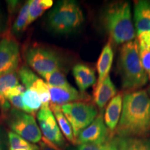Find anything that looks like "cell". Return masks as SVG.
Wrapping results in <instances>:
<instances>
[{"label":"cell","mask_w":150,"mask_h":150,"mask_svg":"<svg viewBox=\"0 0 150 150\" xmlns=\"http://www.w3.org/2000/svg\"><path fill=\"white\" fill-rule=\"evenodd\" d=\"M24 57L27 64L42 76L61 70L63 65L61 57L56 52L40 45H33L28 48Z\"/></svg>","instance_id":"6"},{"label":"cell","mask_w":150,"mask_h":150,"mask_svg":"<svg viewBox=\"0 0 150 150\" xmlns=\"http://www.w3.org/2000/svg\"><path fill=\"white\" fill-rule=\"evenodd\" d=\"M24 91H25V89H24V86L19 84L18 86H14V87L8 89V91L5 93L4 97L7 99L8 97L17 96V95H21Z\"/></svg>","instance_id":"29"},{"label":"cell","mask_w":150,"mask_h":150,"mask_svg":"<svg viewBox=\"0 0 150 150\" xmlns=\"http://www.w3.org/2000/svg\"><path fill=\"white\" fill-rule=\"evenodd\" d=\"M72 74L80 92L85 91L96 83L95 72L91 67L84 64L75 65L72 69Z\"/></svg>","instance_id":"13"},{"label":"cell","mask_w":150,"mask_h":150,"mask_svg":"<svg viewBox=\"0 0 150 150\" xmlns=\"http://www.w3.org/2000/svg\"><path fill=\"white\" fill-rule=\"evenodd\" d=\"M47 25L59 34H68L78 30L84 22L83 11L76 1H59L48 13Z\"/></svg>","instance_id":"4"},{"label":"cell","mask_w":150,"mask_h":150,"mask_svg":"<svg viewBox=\"0 0 150 150\" xmlns=\"http://www.w3.org/2000/svg\"><path fill=\"white\" fill-rule=\"evenodd\" d=\"M102 150H118L115 139L108 140L104 145Z\"/></svg>","instance_id":"33"},{"label":"cell","mask_w":150,"mask_h":150,"mask_svg":"<svg viewBox=\"0 0 150 150\" xmlns=\"http://www.w3.org/2000/svg\"><path fill=\"white\" fill-rule=\"evenodd\" d=\"M122 110V97L121 94L116 95L110 101L106 108L104 122L108 130L113 132L117 128Z\"/></svg>","instance_id":"15"},{"label":"cell","mask_w":150,"mask_h":150,"mask_svg":"<svg viewBox=\"0 0 150 150\" xmlns=\"http://www.w3.org/2000/svg\"><path fill=\"white\" fill-rule=\"evenodd\" d=\"M7 136H8V142L10 150H39V146L30 143L29 141L12 131L8 132Z\"/></svg>","instance_id":"24"},{"label":"cell","mask_w":150,"mask_h":150,"mask_svg":"<svg viewBox=\"0 0 150 150\" xmlns=\"http://www.w3.org/2000/svg\"><path fill=\"white\" fill-rule=\"evenodd\" d=\"M18 76L22 81L23 86L27 89L33 90L38 93L42 102L41 108L50 107L51 99L49 86L46 82L39 78L27 66H22L20 69Z\"/></svg>","instance_id":"10"},{"label":"cell","mask_w":150,"mask_h":150,"mask_svg":"<svg viewBox=\"0 0 150 150\" xmlns=\"http://www.w3.org/2000/svg\"><path fill=\"white\" fill-rule=\"evenodd\" d=\"M134 22L137 35L150 31V1H138L134 6Z\"/></svg>","instance_id":"14"},{"label":"cell","mask_w":150,"mask_h":150,"mask_svg":"<svg viewBox=\"0 0 150 150\" xmlns=\"http://www.w3.org/2000/svg\"><path fill=\"white\" fill-rule=\"evenodd\" d=\"M61 108L72 127L76 139L79 134L88 127L97 116L96 107L87 102H73L62 105Z\"/></svg>","instance_id":"7"},{"label":"cell","mask_w":150,"mask_h":150,"mask_svg":"<svg viewBox=\"0 0 150 150\" xmlns=\"http://www.w3.org/2000/svg\"><path fill=\"white\" fill-rule=\"evenodd\" d=\"M149 91H150V88H149Z\"/></svg>","instance_id":"38"},{"label":"cell","mask_w":150,"mask_h":150,"mask_svg":"<svg viewBox=\"0 0 150 150\" xmlns=\"http://www.w3.org/2000/svg\"><path fill=\"white\" fill-rule=\"evenodd\" d=\"M4 114V120L13 132L32 143L41 141L42 133L32 115L15 108Z\"/></svg>","instance_id":"5"},{"label":"cell","mask_w":150,"mask_h":150,"mask_svg":"<svg viewBox=\"0 0 150 150\" xmlns=\"http://www.w3.org/2000/svg\"><path fill=\"white\" fill-rule=\"evenodd\" d=\"M115 140L118 150H150V138L119 137Z\"/></svg>","instance_id":"19"},{"label":"cell","mask_w":150,"mask_h":150,"mask_svg":"<svg viewBox=\"0 0 150 150\" xmlns=\"http://www.w3.org/2000/svg\"><path fill=\"white\" fill-rule=\"evenodd\" d=\"M11 105L13 106L15 109L21 110L26 112V108L24 107L23 102H22V95H17V96L11 97L7 99Z\"/></svg>","instance_id":"28"},{"label":"cell","mask_w":150,"mask_h":150,"mask_svg":"<svg viewBox=\"0 0 150 150\" xmlns=\"http://www.w3.org/2000/svg\"><path fill=\"white\" fill-rule=\"evenodd\" d=\"M29 1H26L20 8L19 13L17 16L12 27V32L16 35H20L25 31L28 27L29 20Z\"/></svg>","instance_id":"23"},{"label":"cell","mask_w":150,"mask_h":150,"mask_svg":"<svg viewBox=\"0 0 150 150\" xmlns=\"http://www.w3.org/2000/svg\"><path fill=\"white\" fill-rule=\"evenodd\" d=\"M65 150H77V149H76V148L73 147H70V146H68V147H66Z\"/></svg>","instance_id":"36"},{"label":"cell","mask_w":150,"mask_h":150,"mask_svg":"<svg viewBox=\"0 0 150 150\" xmlns=\"http://www.w3.org/2000/svg\"><path fill=\"white\" fill-rule=\"evenodd\" d=\"M39 150H60L54 146L50 142L45 138H42L41 141L39 142Z\"/></svg>","instance_id":"32"},{"label":"cell","mask_w":150,"mask_h":150,"mask_svg":"<svg viewBox=\"0 0 150 150\" xmlns=\"http://www.w3.org/2000/svg\"><path fill=\"white\" fill-rule=\"evenodd\" d=\"M42 77L46 81V83L49 86L56 88H68L71 86L65 74L61 70L48 73L43 75Z\"/></svg>","instance_id":"25"},{"label":"cell","mask_w":150,"mask_h":150,"mask_svg":"<svg viewBox=\"0 0 150 150\" xmlns=\"http://www.w3.org/2000/svg\"><path fill=\"white\" fill-rule=\"evenodd\" d=\"M119 64L123 88L137 89L147 83L149 77L142 65L137 40L122 46Z\"/></svg>","instance_id":"3"},{"label":"cell","mask_w":150,"mask_h":150,"mask_svg":"<svg viewBox=\"0 0 150 150\" xmlns=\"http://www.w3.org/2000/svg\"><path fill=\"white\" fill-rule=\"evenodd\" d=\"M116 134L119 137H142L150 131V97L140 90L125 95Z\"/></svg>","instance_id":"1"},{"label":"cell","mask_w":150,"mask_h":150,"mask_svg":"<svg viewBox=\"0 0 150 150\" xmlns=\"http://www.w3.org/2000/svg\"><path fill=\"white\" fill-rule=\"evenodd\" d=\"M8 144V136L0 125V150H6Z\"/></svg>","instance_id":"31"},{"label":"cell","mask_w":150,"mask_h":150,"mask_svg":"<svg viewBox=\"0 0 150 150\" xmlns=\"http://www.w3.org/2000/svg\"><path fill=\"white\" fill-rule=\"evenodd\" d=\"M116 88L108 76L99 86H96L94 92V99L95 104L99 109L102 110L108 101L115 96Z\"/></svg>","instance_id":"16"},{"label":"cell","mask_w":150,"mask_h":150,"mask_svg":"<svg viewBox=\"0 0 150 150\" xmlns=\"http://www.w3.org/2000/svg\"><path fill=\"white\" fill-rule=\"evenodd\" d=\"M6 28V23H5V18L4 16V14L1 12L0 9V33L4 31Z\"/></svg>","instance_id":"35"},{"label":"cell","mask_w":150,"mask_h":150,"mask_svg":"<svg viewBox=\"0 0 150 150\" xmlns=\"http://www.w3.org/2000/svg\"><path fill=\"white\" fill-rule=\"evenodd\" d=\"M20 60V47L16 40L4 37L0 40V76L15 72Z\"/></svg>","instance_id":"9"},{"label":"cell","mask_w":150,"mask_h":150,"mask_svg":"<svg viewBox=\"0 0 150 150\" xmlns=\"http://www.w3.org/2000/svg\"><path fill=\"white\" fill-rule=\"evenodd\" d=\"M52 104L62 105L70 104L73 102L88 101L90 99V96L86 93L78 91L74 88H56L49 86Z\"/></svg>","instance_id":"12"},{"label":"cell","mask_w":150,"mask_h":150,"mask_svg":"<svg viewBox=\"0 0 150 150\" xmlns=\"http://www.w3.org/2000/svg\"><path fill=\"white\" fill-rule=\"evenodd\" d=\"M50 108L53 112L54 115H55L58 125L67 140L72 142V144H76V139L73 134L72 127L67 118L65 117L63 112H62L61 106L50 104Z\"/></svg>","instance_id":"20"},{"label":"cell","mask_w":150,"mask_h":150,"mask_svg":"<svg viewBox=\"0 0 150 150\" xmlns=\"http://www.w3.org/2000/svg\"><path fill=\"white\" fill-rule=\"evenodd\" d=\"M22 102L26 108V112L33 113L40 109L42 106L40 98L35 91L31 89H27L22 95Z\"/></svg>","instance_id":"22"},{"label":"cell","mask_w":150,"mask_h":150,"mask_svg":"<svg viewBox=\"0 0 150 150\" xmlns=\"http://www.w3.org/2000/svg\"><path fill=\"white\" fill-rule=\"evenodd\" d=\"M37 118L45 139L60 150L63 149L65 145V139L50 108H41L38 112Z\"/></svg>","instance_id":"8"},{"label":"cell","mask_w":150,"mask_h":150,"mask_svg":"<svg viewBox=\"0 0 150 150\" xmlns=\"http://www.w3.org/2000/svg\"><path fill=\"white\" fill-rule=\"evenodd\" d=\"M104 144H81L78 146L76 149H77V150H102Z\"/></svg>","instance_id":"30"},{"label":"cell","mask_w":150,"mask_h":150,"mask_svg":"<svg viewBox=\"0 0 150 150\" xmlns=\"http://www.w3.org/2000/svg\"><path fill=\"white\" fill-rule=\"evenodd\" d=\"M103 22L110 38L117 44L127 43L135 38L130 4L120 1L110 5L105 11Z\"/></svg>","instance_id":"2"},{"label":"cell","mask_w":150,"mask_h":150,"mask_svg":"<svg viewBox=\"0 0 150 150\" xmlns=\"http://www.w3.org/2000/svg\"><path fill=\"white\" fill-rule=\"evenodd\" d=\"M138 41L139 49L150 50V31H144L138 34Z\"/></svg>","instance_id":"27"},{"label":"cell","mask_w":150,"mask_h":150,"mask_svg":"<svg viewBox=\"0 0 150 150\" xmlns=\"http://www.w3.org/2000/svg\"><path fill=\"white\" fill-rule=\"evenodd\" d=\"M19 76L16 72L0 76V108L4 113L10 110L11 104L4 97L6 92L11 88L19 85Z\"/></svg>","instance_id":"18"},{"label":"cell","mask_w":150,"mask_h":150,"mask_svg":"<svg viewBox=\"0 0 150 150\" xmlns=\"http://www.w3.org/2000/svg\"><path fill=\"white\" fill-rule=\"evenodd\" d=\"M8 5V10L9 13H13L16 12V9L18 8L19 1H6Z\"/></svg>","instance_id":"34"},{"label":"cell","mask_w":150,"mask_h":150,"mask_svg":"<svg viewBox=\"0 0 150 150\" xmlns=\"http://www.w3.org/2000/svg\"><path fill=\"white\" fill-rule=\"evenodd\" d=\"M112 60H113V51L111 43L109 41L103 48L102 53L97 61V69L98 72V81L97 86L102 83L105 79L109 76V72L111 68Z\"/></svg>","instance_id":"17"},{"label":"cell","mask_w":150,"mask_h":150,"mask_svg":"<svg viewBox=\"0 0 150 150\" xmlns=\"http://www.w3.org/2000/svg\"><path fill=\"white\" fill-rule=\"evenodd\" d=\"M17 150H24V149H17Z\"/></svg>","instance_id":"37"},{"label":"cell","mask_w":150,"mask_h":150,"mask_svg":"<svg viewBox=\"0 0 150 150\" xmlns=\"http://www.w3.org/2000/svg\"><path fill=\"white\" fill-rule=\"evenodd\" d=\"M109 131L105 125L103 115H97L93 122L83 129L76 138V143L104 144L108 140Z\"/></svg>","instance_id":"11"},{"label":"cell","mask_w":150,"mask_h":150,"mask_svg":"<svg viewBox=\"0 0 150 150\" xmlns=\"http://www.w3.org/2000/svg\"><path fill=\"white\" fill-rule=\"evenodd\" d=\"M52 0H29L28 26L40 17L46 10L53 6Z\"/></svg>","instance_id":"21"},{"label":"cell","mask_w":150,"mask_h":150,"mask_svg":"<svg viewBox=\"0 0 150 150\" xmlns=\"http://www.w3.org/2000/svg\"><path fill=\"white\" fill-rule=\"evenodd\" d=\"M139 53L142 67L150 79V50L139 49Z\"/></svg>","instance_id":"26"}]
</instances>
